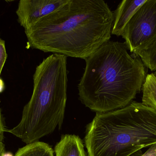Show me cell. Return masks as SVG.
Here are the masks:
<instances>
[{
  "label": "cell",
  "instance_id": "1",
  "mask_svg": "<svg viewBox=\"0 0 156 156\" xmlns=\"http://www.w3.org/2000/svg\"><path fill=\"white\" fill-rule=\"evenodd\" d=\"M114 13L103 0H68L25 29L28 47L84 60L110 40Z\"/></svg>",
  "mask_w": 156,
  "mask_h": 156
},
{
  "label": "cell",
  "instance_id": "2",
  "mask_svg": "<svg viewBox=\"0 0 156 156\" xmlns=\"http://www.w3.org/2000/svg\"><path fill=\"white\" fill-rule=\"evenodd\" d=\"M84 60L78 94L91 111L97 113L123 108L142 91L147 77L144 65L129 54L124 43L109 40Z\"/></svg>",
  "mask_w": 156,
  "mask_h": 156
},
{
  "label": "cell",
  "instance_id": "3",
  "mask_svg": "<svg viewBox=\"0 0 156 156\" xmlns=\"http://www.w3.org/2000/svg\"><path fill=\"white\" fill-rule=\"evenodd\" d=\"M88 156H141L156 143V110L133 101L111 111L97 113L86 127Z\"/></svg>",
  "mask_w": 156,
  "mask_h": 156
},
{
  "label": "cell",
  "instance_id": "4",
  "mask_svg": "<svg viewBox=\"0 0 156 156\" xmlns=\"http://www.w3.org/2000/svg\"><path fill=\"white\" fill-rule=\"evenodd\" d=\"M33 80V94L21 121L6 131L26 144L62 128L67 99V57L53 54L44 59L37 67Z\"/></svg>",
  "mask_w": 156,
  "mask_h": 156
},
{
  "label": "cell",
  "instance_id": "5",
  "mask_svg": "<svg viewBox=\"0 0 156 156\" xmlns=\"http://www.w3.org/2000/svg\"><path fill=\"white\" fill-rule=\"evenodd\" d=\"M136 57L156 38V0H147L132 17L122 36Z\"/></svg>",
  "mask_w": 156,
  "mask_h": 156
},
{
  "label": "cell",
  "instance_id": "6",
  "mask_svg": "<svg viewBox=\"0 0 156 156\" xmlns=\"http://www.w3.org/2000/svg\"><path fill=\"white\" fill-rule=\"evenodd\" d=\"M68 0H21L16 11L18 21L25 28L53 13Z\"/></svg>",
  "mask_w": 156,
  "mask_h": 156
},
{
  "label": "cell",
  "instance_id": "7",
  "mask_svg": "<svg viewBox=\"0 0 156 156\" xmlns=\"http://www.w3.org/2000/svg\"><path fill=\"white\" fill-rule=\"evenodd\" d=\"M147 0H124L120 3L114 13L112 34L122 35L125 27L130 19Z\"/></svg>",
  "mask_w": 156,
  "mask_h": 156
},
{
  "label": "cell",
  "instance_id": "8",
  "mask_svg": "<svg viewBox=\"0 0 156 156\" xmlns=\"http://www.w3.org/2000/svg\"><path fill=\"white\" fill-rule=\"evenodd\" d=\"M54 152L56 156H87L83 142L76 135H62L55 146Z\"/></svg>",
  "mask_w": 156,
  "mask_h": 156
},
{
  "label": "cell",
  "instance_id": "9",
  "mask_svg": "<svg viewBox=\"0 0 156 156\" xmlns=\"http://www.w3.org/2000/svg\"><path fill=\"white\" fill-rule=\"evenodd\" d=\"M54 153L49 144L37 141L19 148L14 156H54Z\"/></svg>",
  "mask_w": 156,
  "mask_h": 156
},
{
  "label": "cell",
  "instance_id": "10",
  "mask_svg": "<svg viewBox=\"0 0 156 156\" xmlns=\"http://www.w3.org/2000/svg\"><path fill=\"white\" fill-rule=\"evenodd\" d=\"M142 103L156 110V76L147 74L142 88Z\"/></svg>",
  "mask_w": 156,
  "mask_h": 156
},
{
  "label": "cell",
  "instance_id": "11",
  "mask_svg": "<svg viewBox=\"0 0 156 156\" xmlns=\"http://www.w3.org/2000/svg\"><path fill=\"white\" fill-rule=\"evenodd\" d=\"M140 58L145 67L151 71H156V38L145 49L137 56Z\"/></svg>",
  "mask_w": 156,
  "mask_h": 156
},
{
  "label": "cell",
  "instance_id": "12",
  "mask_svg": "<svg viewBox=\"0 0 156 156\" xmlns=\"http://www.w3.org/2000/svg\"><path fill=\"white\" fill-rule=\"evenodd\" d=\"M7 55L4 40L0 38V75L7 59Z\"/></svg>",
  "mask_w": 156,
  "mask_h": 156
},
{
  "label": "cell",
  "instance_id": "13",
  "mask_svg": "<svg viewBox=\"0 0 156 156\" xmlns=\"http://www.w3.org/2000/svg\"><path fill=\"white\" fill-rule=\"evenodd\" d=\"M6 131L4 125L1 110L0 109V143H3L4 136V132H6Z\"/></svg>",
  "mask_w": 156,
  "mask_h": 156
},
{
  "label": "cell",
  "instance_id": "14",
  "mask_svg": "<svg viewBox=\"0 0 156 156\" xmlns=\"http://www.w3.org/2000/svg\"><path fill=\"white\" fill-rule=\"evenodd\" d=\"M141 156H156V143L149 147L146 152Z\"/></svg>",
  "mask_w": 156,
  "mask_h": 156
},
{
  "label": "cell",
  "instance_id": "15",
  "mask_svg": "<svg viewBox=\"0 0 156 156\" xmlns=\"http://www.w3.org/2000/svg\"><path fill=\"white\" fill-rule=\"evenodd\" d=\"M5 152V146L3 143H0V156H2V154Z\"/></svg>",
  "mask_w": 156,
  "mask_h": 156
},
{
  "label": "cell",
  "instance_id": "16",
  "mask_svg": "<svg viewBox=\"0 0 156 156\" xmlns=\"http://www.w3.org/2000/svg\"><path fill=\"white\" fill-rule=\"evenodd\" d=\"M4 88V82L0 78V93L3 91Z\"/></svg>",
  "mask_w": 156,
  "mask_h": 156
},
{
  "label": "cell",
  "instance_id": "17",
  "mask_svg": "<svg viewBox=\"0 0 156 156\" xmlns=\"http://www.w3.org/2000/svg\"><path fill=\"white\" fill-rule=\"evenodd\" d=\"M2 156H14L12 154L11 152H5L3 154H2Z\"/></svg>",
  "mask_w": 156,
  "mask_h": 156
},
{
  "label": "cell",
  "instance_id": "18",
  "mask_svg": "<svg viewBox=\"0 0 156 156\" xmlns=\"http://www.w3.org/2000/svg\"><path fill=\"white\" fill-rule=\"evenodd\" d=\"M154 74H155V75H156V72H154Z\"/></svg>",
  "mask_w": 156,
  "mask_h": 156
}]
</instances>
